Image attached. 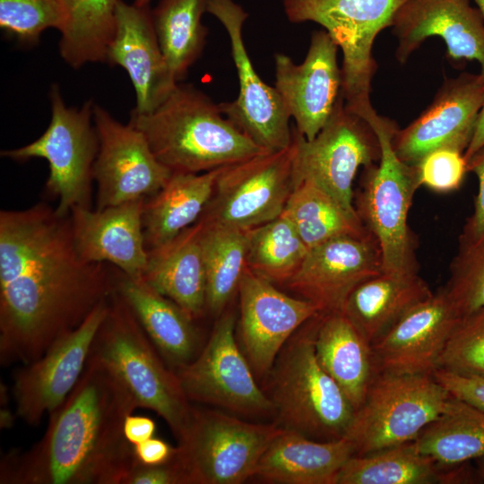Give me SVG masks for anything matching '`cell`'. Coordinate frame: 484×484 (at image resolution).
<instances>
[{"instance_id": "cell-14", "label": "cell", "mask_w": 484, "mask_h": 484, "mask_svg": "<svg viewBox=\"0 0 484 484\" xmlns=\"http://www.w3.org/2000/svg\"><path fill=\"white\" fill-rule=\"evenodd\" d=\"M93 122L99 141L93 167L97 210L146 200L166 185L172 172L156 158L139 129L117 121L97 104Z\"/></svg>"}, {"instance_id": "cell-9", "label": "cell", "mask_w": 484, "mask_h": 484, "mask_svg": "<svg viewBox=\"0 0 484 484\" xmlns=\"http://www.w3.org/2000/svg\"><path fill=\"white\" fill-rule=\"evenodd\" d=\"M450 397L433 375L378 372L344 437L354 455L413 441L441 415Z\"/></svg>"}, {"instance_id": "cell-48", "label": "cell", "mask_w": 484, "mask_h": 484, "mask_svg": "<svg viewBox=\"0 0 484 484\" xmlns=\"http://www.w3.org/2000/svg\"><path fill=\"white\" fill-rule=\"evenodd\" d=\"M18 419L15 411H12L7 404L1 405L0 410V428L1 429H10L13 428L15 419Z\"/></svg>"}, {"instance_id": "cell-21", "label": "cell", "mask_w": 484, "mask_h": 484, "mask_svg": "<svg viewBox=\"0 0 484 484\" xmlns=\"http://www.w3.org/2000/svg\"><path fill=\"white\" fill-rule=\"evenodd\" d=\"M460 319L445 288L433 292L372 343L377 373L433 375Z\"/></svg>"}, {"instance_id": "cell-18", "label": "cell", "mask_w": 484, "mask_h": 484, "mask_svg": "<svg viewBox=\"0 0 484 484\" xmlns=\"http://www.w3.org/2000/svg\"><path fill=\"white\" fill-rule=\"evenodd\" d=\"M383 272L379 244L370 232L330 239L308 249L283 284L314 303L320 314L342 311L353 290Z\"/></svg>"}, {"instance_id": "cell-23", "label": "cell", "mask_w": 484, "mask_h": 484, "mask_svg": "<svg viewBox=\"0 0 484 484\" xmlns=\"http://www.w3.org/2000/svg\"><path fill=\"white\" fill-rule=\"evenodd\" d=\"M107 62L128 73L136 93L134 111L139 114L156 109L177 85L160 49L148 5L119 0Z\"/></svg>"}, {"instance_id": "cell-45", "label": "cell", "mask_w": 484, "mask_h": 484, "mask_svg": "<svg viewBox=\"0 0 484 484\" xmlns=\"http://www.w3.org/2000/svg\"><path fill=\"white\" fill-rule=\"evenodd\" d=\"M133 446L136 461L143 465L165 463L176 452V447L155 436Z\"/></svg>"}, {"instance_id": "cell-40", "label": "cell", "mask_w": 484, "mask_h": 484, "mask_svg": "<svg viewBox=\"0 0 484 484\" xmlns=\"http://www.w3.org/2000/svg\"><path fill=\"white\" fill-rule=\"evenodd\" d=\"M58 0H0V27L24 45H34L48 28L60 29Z\"/></svg>"}, {"instance_id": "cell-25", "label": "cell", "mask_w": 484, "mask_h": 484, "mask_svg": "<svg viewBox=\"0 0 484 484\" xmlns=\"http://www.w3.org/2000/svg\"><path fill=\"white\" fill-rule=\"evenodd\" d=\"M116 290L134 313L163 359L174 370L199 353L200 336L194 319L143 278H132L117 268Z\"/></svg>"}, {"instance_id": "cell-7", "label": "cell", "mask_w": 484, "mask_h": 484, "mask_svg": "<svg viewBox=\"0 0 484 484\" xmlns=\"http://www.w3.org/2000/svg\"><path fill=\"white\" fill-rule=\"evenodd\" d=\"M408 0H282L291 22H314L341 49V95L345 106L363 118L375 109L370 101L377 69L372 48L376 36L391 27Z\"/></svg>"}, {"instance_id": "cell-17", "label": "cell", "mask_w": 484, "mask_h": 484, "mask_svg": "<svg viewBox=\"0 0 484 484\" xmlns=\"http://www.w3.org/2000/svg\"><path fill=\"white\" fill-rule=\"evenodd\" d=\"M238 292L237 340L255 376L264 378L290 338L321 314L311 301L285 294L248 268Z\"/></svg>"}, {"instance_id": "cell-19", "label": "cell", "mask_w": 484, "mask_h": 484, "mask_svg": "<svg viewBox=\"0 0 484 484\" xmlns=\"http://www.w3.org/2000/svg\"><path fill=\"white\" fill-rule=\"evenodd\" d=\"M483 102V73H462L445 78L431 104L409 125L396 130L393 137L396 154L402 161L417 165L440 148L464 153Z\"/></svg>"}, {"instance_id": "cell-24", "label": "cell", "mask_w": 484, "mask_h": 484, "mask_svg": "<svg viewBox=\"0 0 484 484\" xmlns=\"http://www.w3.org/2000/svg\"><path fill=\"white\" fill-rule=\"evenodd\" d=\"M144 202L136 200L95 211L73 208L69 214L72 235L80 256L142 279L148 260L143 228Z\"/></svg>"}, {"instance_id": "cell-35", "label": "cell", "mask_w": 484, "mask_h": 484, "mask_svg": "<svg viewBox=\"0 0 484 484\" xmlns=\"http://www.w3.org/2000/svg\"><path fill=\"white\" fill-rule=\"evenodd\" d=\"M208 0H161L151 12L157 39L177 82L203 51L207 29L201 18Z\"/></svg>"}, {"instance_id": "cell-28", "label": "cell", "mask_w": 484, "mask_h": 484, "mask_svg": "<svg viewBox=\"0 0 484 484\" xmlns=\"http://www.w3.org/2000/svg\"><path fill=\"white\" fill-rule=\"evenodd\" d=\"M316 357L355 411L377 374L372 344L342 311L319 315L315 333Z\"/></svg>"}, {"instance_id": "cell-51", "label": "cell", "mask_w": 484, "mask_h": 484, "mask_svg": "<svg viewBox=\"0 0 484 484\" xmlns=\"http://www.w3.org/2000/svg\"><path fill=\"white\" fill-rule=\"evenodd\" d=\"M151 0H135L134 4L139 6H147Z\"/></svg>"}, {"instance_id": "cell-4", "label": "cell", "mask_w": 484, "mask_h": 484, "mask_svg": "<svg viewBox=\"0 0 484 484\" xmlns=\"http://www.w3.org/2000/svg\"><path fill=\"white\" fill-rule=\"evenodd\" d=\"M88 359L104 366L129 392L137 407L154 411L179 441L193 406L177 373L163 359L128 304L115 290Z\"/></svg>"}, {"instance_id": "cell-12", "label": "cell", "mask_w": 484, "mask_h": 484, "mask_svg": "<svg viewBox=\"0 0 484 484\" xmlns=\"http://www.w3.org/2000/svg\"><path fill=\"white\" fill-rule=\"evenodd\" d=\"M235 326L233 313L220 315L197 356L175 370L181 386L190 402L242 416L275 414L238 345Z\"/></svg>"}, {"instance_id": "cell-16", "label": "cell", "mask_w": 484, "mask_h": 484, "mask_svg": "<svg viewBox=\"0 0 484 484\" xmlns=\"http://www.w3.org/2000/svg\"><path fill=\"white\" fill-rule=\"evenodd\" d=\"M99 303L74 330L66 333L36 360L22 365L13 375L12 393L17 418L29 426L39 425L73 389L88 360L108 307Z\"/></svg>"}, {"instance_id": "cell-43", "label": "cell", "mask_w": 484, "mask_h": 484, "mask_svg": "<svg viewBox=\"0 0 484 484\" xmlns=\"http://www.w3.org/2000/svg\"><path fill=\"white\" fill-rule=\"evenodd\" d=\"M433 376L452 396L484 411V377L463 376L442 368L436 369Z\"/></svg>"}, {"instance_id": "cell-3", "label": "cell", "mask_w": 484, "mask_h": 484, "mask_svg": "<svg viewBox=\"0 0 484 484\" xmlns=\"http://www.w3.org/2000/svg\"><path fill=\"white\" fill-rule=\"evenodd\" d=\"M129 123L172 173H203L268 151L237 127L204 93L178 84L153 111H131Z\"/></svg>"}, {"instance_id": "cell-5", "label": "cell", "mask_w": 484, "mask_h": 484, "mask_svg": "<svg viewBox=\"0 0 484 484\" xmlns=\"http://www.w3.org/2000/svg\"><path fill=\"white\" fill-rule=\"evenodd\" d=\"M318 316L303 324L280 351L266 393L278 425L307 437L342 438L355 414L343 391L320 364L315 349Z\"/></svg>"}, {"instance_id": "cell-29", "label": "cell", "mask_w": 484, "mask_h": 484, "mask_svg": "<svg viewBox=\"0 0 484 484\" xmlns=\"http://www.w3.org/2000/svg\"><path fill=\"white\" fill-rule=\"evenodd\" d=\"M433 294L418 272H381L357 286L343 314L371 344L401 316Z\"/></svg>"}, {"instance_id": "cell-34", "label": "cell", "mask_w": 484, "mask_h": 484, "mask_svg": "<svg viewBox=\"0 0 484 484\" xmlns=\"http://www.w3.org/2000/svg\"><path fill=\"white\" fill-rule=\"evenodd\" d=\"M202 222L201 246L206 279V309L220 315L247 268V231Z\"/></svg>"}, {"instance_id": "cell-36", "label": "cell", "mask_w": 484, "mask_h": 484, "mask_svg": "<svg viewBox=\"0 0 484 484\" xmlns=\"http://www.w3.org/2000/svg\"><path fill=\"white\" fill-rule=\"evenodd\" d=\"M282 213L308 249L338 237L368 231L359 217L350 214L333 196L309 182L293 187Z\"/></svg>"}, {"instance_id": "cell-37", "label": "cell", "mask_w": 484, "mask_h": 484, "mask_svg": "<svg viewBox=\"0 0 484 484\" xmlns=\"http://www.w3.org/2000/svg\"><path fill=\"white\" fill-rule=\"evenodd\" d=\"M247 268L272 283L286 282L308 251L284 213L247 230Z\"/></svg>"}, {"instance_id": "cell-47", "label": "cell", "mask_w": 484, "mask_h": 484, "mask_svg": "<svg viewBox=\"0 0 484 484\" xmlns=\"http://www.w3.org/2000/svg\"><path fill=\"white\" fill-rule=\"evenodd\" d=\"M484 145V102L478 116L474 133L463 155L466 161Z\"/></svg>"}, {"instance_id": "cell-30", "label": "cell", "mask_w": 484, "mask_h": 484, "mask_svg": "<svg viewBox=\"0 0 484 484\" xmlns=\"http://www.w3.org/2000/svg\"><path fill=\"white\" fill-rule=\"evenodd\" d=\"M223 168L172 173L166 185L145 200L143 228L148 251L168 243L199 220Z\"/></svg>"}, {"instance_id": "cell-11", "label": "cell", "mask_w": 484, "mask_h": 484, "mask_svg": "<svg viewBox=\"0 0 484 484\" xmlns=\"http://www.w3.org/2000/svg\"><path fill=\"white\" fill-rule=\"evenodd\" d=\"M292 145L293 187L312 183L359 217L353 182L360 168L378 161L381 147L371 125L345 106L341 91L330 118L314 139L307 140L292 127Z\"/></svg>"}, {"instance_id": "cell-31", "label": "cell", "mask_w": 484, "mask_h": 484, "mask_svg": "<svg viewBox=\"0 0 484 484\" xmlns=\"http://www.w3.org/2000/svg\"><path fill=\"white\" fill-rule=\"evenodd\" d=\"M119 0H58L62 13L59 52L77 69L87 63L107 62L116 29Z\"/></svg>"}, {"instance_id": "cell-8", "label": "cell", "mask_w": 484, "mask_h": 484, "mask_svg": "<svg viewBox=\"0 0 484 484\" xmlns=\"http://www.w3.org/2000/svg\"><path fill=\"white\" fill-rule=\"evenodd\" d=\"M284 428L193 406L172 460L183 484H240L253 478L265 450Z\"/></svg>"}, {"instance_id": "cell-41", "label": "cell", "mask_w": 484, "mask_h": 484, "mask_svg": "<svg viewBox=\"0 0 484 484\" xmlns=\"http://www.w3.org/2000/svg\"><path fill=\"white\" fill-rule=\"evenodd\" d=\"M416 167L419 185L436 193L457 190L469 172L463 152L452 148L430 151Z\"/></svg>"}, {"instance_id": "cell-2", "label": "cell", "mask_w": 484, "mask_h": 484, "mask_svg": "<svg viewBox=\"0 0 484 484\" xmlns=\"http://www.w3.org/2000/svg\"><path fill=\"white\" fill-rule=\"evenodd\" d=\"M138 408L124 385L88 359L77 384L48 413L41 438L1 461V484H125L136 463L124 435Z\"/></svg>"}, {"instance_id": "cell-13", "label": "cell", "mask_w": 484, "mask_h": 484, "mask_svg": "<svg viewBox=\"0 0 484 484\" xmlns=\"http://www.w3.org/2000/svg\"><path fill=\"white\" fill-rule=\"evenodd\" d=\"M293 145L224 167L200 219L247 231L284 211L293 188Z\"/></svg>"}, {"instance_id": "cell-46", "label": "cell", "mask_w": 484, "mask_h": 484, "mask_svg": "<svg viewBox=\"0 0 484 484\" xmlns=\"http://www.w3.org/2000/svg\"><path fill=\"white\" fill-rule=\"evenodd\" d=\"M156 424L149 417L128 415L124 422V435L127 442L135 445L154 436Z\"/></svg>"}, {"instance_id": "cell-49", "label": "cell", "mask_w": 484, "mask_h": 484, "mask_svg": "<svg viewBox=\"0 0 484 484\" xmlns=\"http://www.w3.org/2000/svg\"><path fill=\"white\" fill-rule=\"evenodd\" d=\"M475 462L477 476L484 483V455L476 459Z\"/></svg>"}, {"instance_id": "cell-1", "label": "cell", "mask_w": 484, "mask_h": 484, "mask_svg": "<svg viewBox=\"0 0 484 484\" xmlns=\"http://www.w3.org/2000/svg\"><path fill=\"white\" fill-rule=\"evenodd\" d=\"M116 271L78 254L70 216L45 203L0 212V363L26 365L116 290Z\"/></svg>"}, {"instance_id": "cell-50", "label": "cell", "mask_w": 484, "mask_h": 484, "mask_svg": "<svg viewBox=\"0 0 484 484\" xmlns=\"http://www.w3.org/2000/svg\"><path fill=\"white\" fill-rule=\"evenodd\" d=\"M484 17V0H473Z\"/></svg>"}, {"instance_id": "cell-20", "label": "cell", "mask_w": 484, "mask_h": 484, "mask_svg": "<svg viewBox=\"0 0 484 484\" xmlns=\"http://www.w3.org/2000/svg\"><path fill=\"white\" fill-rule=\"evenodd\" d=\"M338 46L325 30L312 33L307 56L296 65L275 54V88L295 127L307 140L314 139L327 123L341 91Z\"/></svg>"}, {"instance_id": "cell-38", "label": "cell", "mask_w": 484, "mask_h": 484, "mask_svg": "<svg viewBox=\"0 0 484 484\" xmlns=\"http://www.w3.org/2000/svg\"><path fill=\"white\" fill-rule=\"evenodd\" d=\"M437 368L484 377V307L461 317L439 359Z\"/></svg>"}, {"instance_id": "cell-10", "label": "cell", "mask_w": 484, "mask_h": 484, "mask_svg": "<svg viewBox=\"0 0 484 484\" xmlns=\"http://www.w3.org/2000/svg\"><path fill=\"white\" fill-rule=\"evenodd\" d=\"M51 121L37 140L22 147L1 151L15 161L45 159L49 167L48 194L58 199L55 209L67 216L74 207L91 208L93 167L99 141L93 122V103L67 108L56 84L50 90Z\"/></svg>"}, {"instance_id": "cell-44", "label": "cell", "mask_w": 484, "mask_h": 484, "mask_svg": "<svg viewBox=\"0 0 484 484\" xmlns=\"http://www.w3.org/2000/svg\"><path fill=\"white\" fill-rule=\"evenodd\" d=\"M125 484H183V479L172 458L159 465H143L136 461Z\"/></svg>"}, {"instance_id": "cell-6", "label": "cell", "mask_w": 484, "mask_h": 484, "mask_svg": "<svg viewBox=\"0 0 484 484\" xmlns=\"http://www.w3.org/2000/svg\"><path fill=\"white\" fill-rule=\"evenodd\" d=\"M375 130L381 147L378 161L364 168L356 211L363 225L376 238L383 272H418L416 239L408 216L420 186L416 165L402 161L393 146L396 123L376 110L365 118Z\"/></svg>"}, {"instance_id": "cell-27", "label": "cell", "mask_w": 484, "mask_h": 484, "mask_svg": "<svg viewBox=\"0 0 484 484\" xmlns=\"http://www.w3.org/2000/svg\"><path fill=\"white\" fill-rule=\"evenodd\" d=\"M198 220L168 243L148 251L143 279L194 320L206 309V279Z\"/></svg>"}, {"instance_id": "cell-39", "label": "cell", "mask_w": 484, "mask_h": 484, "mask_svg": "<svg viewBox=\"0 0 484 484\" xmlns=\"http://www.w3.org/2000/svg\"><path fill=\"white\" fill-rule=\"evenodd\" d=\"M444 288L461 317L484 307V242L458 248Z\"/></svg>"}, {"instance_id": "cell-26", "label": "cell", "mask_w": 484, "mask_h": 484, "mask_svg": "<svg viewBox=\"0 0 484 484\" xmlns=\"http://www.w3.org/2000/svg\"><path fill=\"white\" fill-rule=\"evenodd\" d=\"M353 455L354 447L344 436L320 441L283 429L264 453L253 478L269 483L335 484Z\"/></svg>"}, {"instance_id": "cell-42", "label": "cell", "mask_w": 484, "mask_h": 484, "mask_svg": "<svg viewBox=\"0 0 484 484\" xmlns=\"http://www.w3.org/2000/svg\"><path fill=\"white\" fill-rule=\"evenodd\" d=\"M468 171L478 179V192L473 211L467 219L459 237L458 248H465L484 242V145L468 160Z\"/></svg>"}, {"instance_id": "cell-33", "label": "cell", "mask_w": 484, "mask_h": 484, "mask_svg": "<svg viewBox=\"0 0 484 484\" xmlns=\"http://www.w3.org/2000/svg\"><path fill=\"white\" fill-rule=\"evenodd\" d=\"M451 482L415 440L366 455L351 456L340 470L335 484H433Z\"/></svg>"}, {"instance_id": "cell-15", "label": "cell", "mask_w": 484, "mask_h": 484, "mask_svg": "<svg viewBox=\"0 0 484 484\" xmlns=\"http://www.w3.org/2000/svg\"><path fill=\"white\" fill-rule=\"evenodd\" d=\"M206 12L227 30L239 82L238 98L219 104L221 112L263 149L288 148L292 143L290 117L276 88L266 84L254 69L244 44L242 28L248 14L233 0H208Z\"/></svg>"}, {"instance_id": "cell-32", "label": "cell", "mask_w": 484, "mask_h": 484, "mask_svg": "<svg viewBox=\"0 0 484 484\" xmlns=\"http://www.w3.org/2000/svg\"><path fill=\"white\" fill-rule=\"evenodd\" d=\"M440 467H455L484 455V411L451 395L444 411L415 439Z\"/></svg>"}, {"instance_id": "cell-22", "label": "cell", "mask_w": 484, "mask_h": 484, "mask_svg": "<svg viewBox=\"0 0 484 484\" xmlns=\"http://www.w3.org/2000/svg\"><path fill=\"white\" fill-rule=\"evenodd\" d=\"M391 27L397 38L395 56L404 64L429 37L443 39L452 61H476L484 74V17L471 0H408Z\"/></svg>"}]
</instances>
